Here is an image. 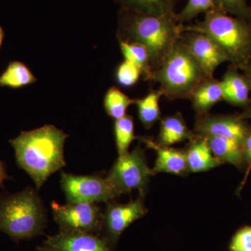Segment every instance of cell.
Here are the masks:
<instances>
[{"label":"cell","instance_id":"cell-13","mask_svg":"<svg viewBox=\"0 0 251 251\" xmlns=\"http://www.w3.org/2000/svg\"><path fill=\"white\" fill-rule=\"evenodd\" d=\"M140 139L157 153L156 163L152 170L153 174L167 173L181 175L186 173L188 166L186 154L184 151L158 145L148 138Z\"/></svg>","mask_w":251,"mask_h":251},{"label":"cell","instance_id":"cell-23","mask_svg":"<svg viewBox=\"0 0 251 251\" xmlns=\"http://www.w3.org/2000/svg\"><path fill=\"white\" fill-rule=\"evenodd\" d=\"M135 99H130L115 87H110L103 99V106L107 114L115 120L126 115L127 109L135 104Z\"/></svg>","mask_w":251,"mask_h":251},{"label":"cell","instance_id":"cell-4","mask_svg":"<svg viewBox=\"0 0 251 251\" xmlns=\"http://www.w3.org/2000/svg\"><path fill=\"white\" fill-rule=\"evenodd\" d=\"M208 78L211 77L180 38L161 67L153 72L151 80L159 84L158 91L162 96L175 100L191 99L198 86Z\"/></svg>","mask_w":251,"mask_h":251},{"label":"cell","instance_id":"cell-25","mask_svg":"<svg viewBox=\"0 0 251 251\" xmlns=\"http://www.w3.org/2000/svg\"><path fill=\"white\" fill-rule=\"evenodd\" d=\"M213 8H214V0H188L182 11L176 14V18L180 23L186 22Z\"/></svg>","mask_w":251,"mask_h":251},{"label":"cell","instance_id":"cell-18","mask_svg":"<svg viewBox=\"0 0 251 251\" xmlns=\"http://www.w3.org/2000/svg\"><path fill=\"white\" fill-rule=\"evenodd\" d=\"M123 9L137 14L175 16L177 0H117Z\"/></svg>","mask_w":251,"mask_h":251},{"label":"cell","instance_id":"cell-31","mask_svg":"<svg viewBox=\"0 0 251 251\" xmlns=\"http://www.w3.org/2000/svg\"><path fill=\"white\" fill-rule=\"evenodd\" d=\"M246 72V78L249 82V87L251 90V62L249 63V65L244 69Z\"/></svg>","mask_w":251,"mask_h":251},{"label":"cell","instance_id":"cell-12","mask_svg":"<svg viewBox=\"0 0 251 251\" xmlns=\"http://www.w3.org/2000/svg\"><path fill=\"white\" fill-rule=\"evenodd\" d=\"M196 131L204 138L226 137L244 143L249 130L242 117L206 116L196 124Z\"/></svg>","mask_w":251,"mask_h":251},{"label":"cell","instance_id":"cell-16","mask_svg":"<svg viewBox=\"0 0 251 251\" xmlns=\"http://www.w3.org/2000/svg\"><path fill=\"white\" fill-rule=\"evenodd\" d=\"M213 155L221 162H227L237 167L242 165L244 158L243 144L226 137H206Z\"/></svg>","mask_w":251,"mask_h":251},{"label":"cell","instance_id":"cell-26","mask_svg":"<svg viewBox=\"0 0 251 251\" xmlns=\"http://www.w3.org/2000/svg\"><path fill=\"white\" fill-rule=\"evenodd\" d=\"M141 75L142 72L139 68L127 60L122 62L116 71L117 82L124 87H130L134 85Z\"/></svg>","mask_w":251,"mask_h":251},{"label":"cell","instance_id":"cell-32","mask_svg":"<svg viewBox=\"0 0 251 251\" xmlns=\"http://www.w3.org/2000/svg\"><path fill=\"white\" fill-rule=\"evenodd\" d=\"M36 251H57L49 246L44 245L43 247H39L36 249Z\"/></svg>","mask_w":251,"mask_h":251},{"label":"cell","instance_id":"cell-7","mask_svg":"<svg viewBox=\"0 0 251 251\" xmlns=\"http://www.w3.org/2000/svg\"><path fill=\"white\" fill-rule=\"evenodd\" d=\"M60 183L69 204L107 202L120 196L106 178L98 175L77 176L62 172Z\"/></svg>","mask_w":251,"mask_h":251},{"label":"cell","instance_id":"cell-29","mask_svg":"<svg viewBox=\"0 0 251 251\" xmlns=\"http://www.w3.org/2000/svg\"><path fill=\"white\" fill-rule=\"evenodd\" d=\"M243 149H244V157L245 156L246 159L247 160L248 163H249L247 175L245 176L246 179L251 170V130L249 132L247 138L244 140V144H243Z\"/></svg>","mask_w":251,"mask_h":251},{"label":"cell","instance_id":"cell-1","mask_svg":"<svg viewBox=\"0 0 251 251\" xmlns=\"http://www.w3.org/2000/svg\"><path fill=\"white\" fill-rule=\"evenodd\" d=\"M68 135L52 125L21 132L9 140L16 162L39 189L49 176L65 166L64 145Z\"/></svg>","mask_w":251,"mask_h":251},{"label":"cell","instance_id":"cell-27","mask_svg":"<svg viewBox=\"0 0 251 251\" xmlns=\"http://www.w3.org/2000/svg\"><path fill=\"white\" fill-rule=\"evenodd\" d=\"M214 9L226 14L245 16L247 14V0H214Z\"/></svg>","mask_w":251,"mask_h":251},{"label":"cell","instance_id":"cell-30","mask_svg":"<svg viewBox=\"0 0 251 251\" xmlns=\"http://www.w3.org/2000/svg\"><path fill=\"white\" fill-rule=\"evenodd\" d=\"M9 176L7 175L5 168L4 163L0 161V186H2L5 180L9 179Z\"/></svg>","mask_w":251,"mask_h":251},{"label":"cell","instance_id":"cell-34","mask_svg":"<svg viewBox=\"0 0 251 251\" xmlns=\"http://www.w3.org/2000/svg\"><path fill=\"white\" fill-rule=\"evenodd\" d=\"M244 117H247V118L251 119V108L249 109V110H247V112L244 114Z\"/></svg>","mask_w":251,"mask_h":251},{"label":"cell","instance_id":"cell-20","mask_svg":"<svg viewBox=\"0 0 251 251\" xmlns=\"http://www.w3.org/2000/svg\"><path fill=\"white\" fill-rule=\"evenodd\" d=\"M36 77L26 64L20 61H12L0 75V87L18 90L34 83Z\"/></svg>","mask_w":251,"mask_h":251},{"label":"cell","instance_id":"cell-19","mask_svg":"<svg viewBox=\"0 0 251 251\" xmlns=\"http://www.w3.org/2000/svg\"><path fill=\"white\" fill-rule=\"evenodd\" d=\"M192 136L184 119L179 114L174 116L167 117L162 120L159 145L171 146L183 140L191 139Z\"/></svg>","mask_w":251,"mask_h":251},{"label":"cell","instance_id":"cell-6","mask_svg":"<svg viewBox=\"0 0 251 251\" xmlns=\"http://www.w3.org/2000/svg\"><path fill=\"white\" fill-rule=\"evenodd\" d=\"M153 174L147 164L145 152L138 147L131 152L118 157L106 179L120 195L133 189H139L143 193Z\"/></svg>","mask_w":251,"mask_h":251},{"label":"cell","instance_id":"cell-15","mask_svg":"<svg viewBox=\"0 0 251 251\" xmlns=\"http://www.w3.org/2000/svg\"><path fill=\"white\" fill-rule=\"evenodd\" d=\"M186 154L188 170L192 173L207 171L219 166L222 163L213 155L207 140L204 137L196 140Z\"/></svg>","mask_w":251,"mask_h":251},{"label":"cell","instance_id":"cell-28","mask_svg":"<svg viewBox=\"0 0 251 251\" xmlns=\"http://www.w3.org/2000/svg\"><path fill=\"white\" fill-rule=\"evenodd\" d=\"M230 251H251V227L239 229L232 238L229 245Z\"/></svg>","mask_w":251,"mask_h":251},{"label":"cell","instance_id":"cell-22","mask_svg":"<svg viewBox=\"0 0 251 251\" xmlns=\"http://www.w3.org/2000/svg\"><path fill=\"white\" fill-rule=\"evenodd\" d=\"M161 94L158 91L151 92L143 99H135L138 117L147 129H150L160 119L159 100Z\"/></svg>","mask_w":251,"mask_h":251},{"label":"cell","instance_id":"cell-11","mask_svg":"<svg viewBox=\"0 0 251 251\" xmlns=\"http://www.w3.org/2000/svg\"><path fill=\"white\" fill-rule=\"evenodd\" d=\"M44 244L57 251H112L106 239L82 231L60 229L48 237Z\"/></svg>","mask_w":251,"mask_h":251},{"label":"cell","instance_id":"cell-33","mask_svg":"<svg viewBox=\"0 0 251 251\" xmlns=\"http://www.w3.org/2000/svg\"><path fill=\"white\" fill-rule=\"evenodd\" d=\"M5 36V33L4 29L1 27V26L0 25V49H1V46H2L3 41H4Z\"/></svg>","mask_w":251,"mask_h":251},{"label":"cell","instance_id":"cell-14","mask_svg":"<svg viewBox=\"0 0 251 251\" xmlns=\"http://www.w3.org/2000/svg\"><path fill=\"white\" fill-rule=\"evenodd\" d=\"M235 69H229L221 81L224 100L232 105H246L249 100L250 87L247 78Z\"/></svg>","mask_w":251,"mask_h":251},{"label":"cell","instance_id":"cell-5","mask_svg":"<svg viewBox=\"0 0 251 251\" xmlns=\"http://www.w3.org/2000/svg\"><path fill=\"white\" fill-rule=\"evenodd\" d=\"M46 224L45 207L33 188L0 197V232L14 241L40 235Z\"/></svg>","mask_w":251,"mask_h":251},{"label":"cell","instance_id":"cell-21","mask_svg":"<svg viewBox=\"0 0 251 251\" xmlns=\"http://www.w3.org/2000/svg\"><path fill=\"white\" fill-rule=\"evenodd\" d=\"M120 49L125 60L139 68L145 80H151L153 70L150 64L148 50L139 43L120 40Z\"/></svg>","mask_w":251,"mask_h":251},{"label":"cell","instance_id":"cell-3","mask_svg":"<svg viewBox=\"0 0 251 251\" xmlns=\"http://www.w3.org/2000/svg\"><path fill=\"white\" fill-rule=\"evenodd\" d=\"M184 31L203 33L215 41L234 67L244 69L251 62V27L247 23L214 9L202 22L183 27Z\"/></svg>","mask_w":251,"mask_h":251},{"label":"cell","instance_id":"cell-2","mask_svg":"<svg viewBox=\"0 0 251 251\" xmlns=\"http://www.w3.org/2000/svg\"><path fill=\"white\" fill-rule=\"evenodd\" d=\"M127 13L122 19L120 40L139 43L145 46L153 72L161 67L179 40L184 32V26L178 22L176 16Z\"/></svg>","mask_w":251,"mask_h":251},{"label":"cell","instance_id":"cell-10","mask_svg":"<svg viewBox=\"0 0 251 251\" xmlns=\"http://www.w3.org/2000/svg\"><path fill=\"white\" fill-rule=\"evenodd\" d=\"M181 39L208 76L213 77L217 67L227 62L226 54L209 36L197 31H184Z\"/></svg>","mask_w":251,"mask_h":251},{"label":"cell","instance_id":"cell-8","mask_svg":"<svg viewBox=\"0 0 251 251\" xmlns=\"http://www.w3.org/2000/svg\"><path fill=\"white\" fill-rule=\"evenodd\" d=\"M52 214L60 229L98 234L103 227V214L95 203H75L63 205L53 201Z\"/></svg>","mask_w":251,"mask_h":251},{"label":"cell","instance_id":"cell-24","mask_svg":"<svg viewBox=\"0 0 251 251\" xmlns=\"http://www.w3.org/2000/svg\"><path fill=\"white\" fill-rule=\"evenodd\" d=\"M114 130L119 156H124L128 153L130 145L135 138L133 117L126 115L117 120Z\"/></svg>","mask_w":251,"mask_h":251},{"label":"cell","instance_id":"cell-9","mask_svg":"<svg viewBox=\"0 0 251 251\" xmlns=\"http://www.w3.org/2000/svg\"><path fill=\"white\" fill-rule=\"evenodd\" d=\"M143 193L136 201L126 204H109L103 214V227L106 230L109 244H115L122 232L132 223L145 215Z\"/></svg>","mask_w":251,"mask_h":251},{"label":"cell","instance_id":"cell-17","mask_svg":"<svg viewBox=\"0 0 251 251\" xmlns=\"http://www.w3.org/2000/svg\"><path fill=\"white\" fill-rule=\"evenodd\" d=\"M190 99L198 113H206L224 99L221 81L214 80L213 77L204 80L196 89Z\"/></svg>","mask_w":251,"mask_h":251}]
</instances>
